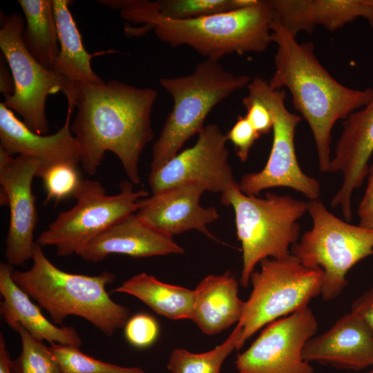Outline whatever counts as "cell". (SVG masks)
Listing matches in <instances>:
<instances>
[{
	"label": "cell",
	"instance_id": "cell-28",
	"mask_svg": "<svg viewBox=\"0 0 373 373\" xmlns=\"http://www.w3.org/2000/svg\"><path fill=\"white\" fill-rule=\"evenodd\" d=\"M49 349L64 373H145L137 367H124L98 360L77 347L52 343Z\"/></svg>",
	"mask_w": 373,
	"mask_h": 373
},
{
	"label": "cell",
	"instance_id": "cell-33",
	"mask_svg": "<svg viewBox=\"0 0 373 373\" xmlns=\"http://www.w3.org/2000/svg\"><path fill=\"white\" fill-rule=\"evenodd\" d=\"M226 135L227 140L233 144L236 153L242 162L247 160L251 148L260 137L245 116H239Z\"/></svg>",
	"mask_w": 373,
	"mask_h": 373
},
{
	"label": "cell",
	"instance_id": "cell-25",
	"mask_svg": "<svg viewBox=\"0 0 373 373\" xmlns=\"http://www.w3.org/2000/svg\"><path fill=\"white\" fill-rule=\"evenodd\" d=\"M240 336L241 327L237 324L229 337L210 351L193 353L175 348L169 356L167 369L171 373H220L227 357L237 350Z\"/></svg>",
	"mask_w": 373,
	"mask_h": 373
},
{
	"label": "cell",
	"instance_id": "cell-20",
	"mask_svg": "<svg viewBox=\"0 0 373 373\" xmlns=\"http://www.w3.org/2000/svg\"><path fill=\"white\" fill-rule=\"evenodd\" d=\"M13 266L0 263V293L3 298L0 313L10 327L21 325L33 337L50 344L59 343L80 347L82 339L72 326L60 327L49 321L39 307L33 303L29 295L12 278Z\"/></svg>",
	"mask_w": 373,
	"mask_h": 373
},
{
	"label": "cell",
	"instance_id": "cell-3",
	"mask_svg": "<svg viewBox=\"0 0 373 373\" xmlns=\"http://www.w3.org/2000/svg\"><path fill=\"white\" fill-rule=\"evenodd\" d=\"M122 16L140 27L128 26V35L153 30L162 42L173 47L186 45L206 57L219 60L226 55L260 52L272 42L271 23L274 11L269 1L193 19H172L158 15L153 1H126Z\"/></svg>",
	"mask_w": 373,
	"mask_h": 373
},
{
	"label": "cell",
	"instance_id": "cell-12",
	"mask_svg": "<svg viewBox=\"0 0 373 373\" xmlns=\"http://www.w3.org/2000/svg\"><path fill=\"white\" fill-rule=\"evenodd\" d=\"M227 141L217 124L205 126L193 146L151 171L149 183L152 195L185 184H200L206 191L221 194L239 186L228 161Z\"/></svg>",
	"mask_w": 373,
	"mask_h": 373
},
{
	"label": "cell",
	"instance_id": "cell-4",
	"mask_svg": "<svg viewBox=\"0 0 373 373\" xmlns=\"http://www.w3.org/2000/svg\"><path fill=\"white\" fill-rule=\"evenodd\" d=\"M32 259L29 269L14 270L12 278L49 314L54 323L61 325L68 316H76L107 336L124 327L130 310L113 301L106 289L115 281L113 274L104 271L88 276L62 271L50 261L37 242Z\"/></svg>",
	"mask_w": 373,
	"mask_h": 373
},
{
	"label": "cell",
	"instance_id": "cell-34",
	"mask_svg": "<svg viewBox=\"0 0 373 373\" xmlns=\"http://www.w3.org/2000/svg\"><path fill=\"white\" fill-rule=\"evenodd\" d=\"M242 104L247 109L245 117L260 136L272 130L271 112L260 99L249 94L242 99Z\"/></svg>",
	"mask_w": 373,
	"mask_h": 373
},
{
	"label": "cell",
	"instance_id": "cell-32",
	"mask_svg": "<svg viewBox=\"0 0 373 373\" xmlns=\"http://www.w3.org/2000/svg\"><path fill=\"white\" fill-rule=\"evenodd\" d=\"M124 327L126 339L137 348H146L153 345L160 332L156 319L145 313L130 317Z\"/></svg>",
	"mask_w": 373,
	"mask_h": 373
},
{
	"label": "cell",
	"instance_id": "cell-18",
	"mask_svg": "<svg viewBox=\"0 0 373 373\" xmlns=\"http://www.w3.org/2000/svg\"><path fill=\"white\" fill-rule=\"evenodd\" d=\"M303 357L309 363L361 370L373 365V332L351 312L326 332L309 339L303 347Z\"/></svg>",
	"mask_w": 373,
	"mask_h": 373
},
{
	"label": "cell",
	"instance_id": "cell-13",
	"mask_svg": "<svg viewBox=\"0 0 373 373\" xmlns=\"http://www.w3.org/2000/svg\"><path fill=\"white\" fill-rule=\"evenodd\" d=\"M318 329L309 306L266 326L258 338L236 356L238 373H314L303 357V347Z\"/></svg>",
	"mask_w": 373,
	"mask_h": 373
},
{
	"label": "cell",
	"instance_id": "cell-31",
	"mask_svg": "<svg viewBox=\"0 0 373 373\" xmlns=\"http://www.w3.org/2000/svg\"><path fill=\"white\" fill-rule=\"evenodd\" d=\"M275 14L283 26L295 37L301 31L312 32L316 25L312 0H270Z\"/></svg>",
	"mask_w": 373,
	"mask_h": 373
},
{
	"label": "cell",
	"instance_id": "cell-24",
	"mask_svg": "<svg viewBox=\"0 0 373 373\" xmlns=\"http://www.w3.org/2000/svg\"><path fill=\"white\" fill-rule=\"evenodd\" d=\"M26 21L23 40L30 55L53 70L58 57V34L52 0H19Z\"/></svg>",
	"mask_w": 373,
	"mask_h": 373
},
{
	"label": "cell",
	"instance_id": "cell-8",
	"mask_svg": "<svg viewBox=\"0 0 373 373\" xmlns=\"http://www.w3.org/2000/svg\"><path fill=\"white\" fill-rule=\"evenodd\" d=\"M120 191L108 195L97 180H81L73 196L76 204L60 213L38 237L41 247L53 246L57 255L79 256L95 237L124 217L137 212L144 189L135 191L131 181L119 184Z\"/></svg>",
	"mask_w": 373,
	"mask_h": 373
},
{
	"label": "cell",
	"instance_id": "cell-35",
	"mask_svg": "<svg viewBox=\"0 0 373 373\" xmlns=\"http://www.w3.org/2000/svg\"><path fill=\"white\" fill-rule=\"evenodd\" d=\"M367 184L358 207V225L373 230V163L369 167Z\"/></svg>",
	"mask_w": 373,
	"mask_h": 373
},
{
	"label": "cell",
	"instance_id": "cell-16",
	"mask_svg": "<svg viewBox=\"0 0 373 373\" xmlns=\"http://www.w3.org/2000/svg\"><path fill=\"white\" fill-rule=\"evenodd\" d=\"M205 191L200 184L178 185L142 199L135 213L147 225L168 236L195 229L218 241L207 227L218 219V211L200 204Z\"/></svg>",
	"mask_w": 373,
	"mask_h": 373
},
{
	"label": "cell",
	"instance_id": "cell-11",
	"mask_svg": "<svg viewBox=\"0 0 373 373\" xmlns=\"http://www.w3.org/2000/svg\"><path fill=\"white\" fill-rule=\"evenodd\" d=\"M249 94L260 99L269 108L273 119V141L267 162L256 173L244 175L239 189L245 194L256 196L267 189L289 187L300 192L310 200L319 197L318 180L305 174L298 162L294 135L301 117L286 108L284 89L272 88L268 82L256 77L247 86Z\"/></svg>",
	"mask_w": 373,
	"mask_h": 373
},
{
	"label": "cell",
	"instance_id": "cell-39",
	"mask_svg": "<svg viewBox=\"0 0 373 373\" xmlns=\"http://www.w3.org/2000/svg\"><path fill=\"white\" fill-rule=\"evenodd\" d=\"M368 8L366 19L369 24L373 28V0H363Z\"/></svg>",
	"mask_w": 373,
	"mask_h": 373
},
{
	"label": "cell",
	"instance_id": "cell-40",
	"mask_svg": "<svg viewBox=\"0 0 373 373\" xmlns=\"http://www.w3.org/2000/svg\"><path fill=\"white\" fill-rule=\"evenodd\" d=\"M370 373H373V370H372Z\"/></svg>",
	"mask_w": 373,
	"mask_h": 373
},
{
	"label": "cell",
	"instance_id": "cell-1",
	"mask_svg": "<svg viewBox=\"0 0 373 373\" xmlns=\"http://www.w3.org/2000/svg\"><path fill=\"white\" fill-rule=\"evenodd\" d=\"M77 114L70 125L80 149V164L94 175L106 151L116 155L130 181L140 182L138 162L154 137L151 122L157 92L117 80L76 82Z\"/></svg>",
	"mask_w": 373,
	"mask_h": 373
},
{
	"label": "cell",
	"instance_id": "cell-2",
	"mask_svg": "<svg viewBox=\"0 0 373 373\" xmlns=\"http://www.w3.org/2000/svg\"><path fill=\"white\" fill-rule=\"evenodd\" d=\"M271 30L277 50L275 70L268 84L274 89L286 87L289 90L295 108L312 132L320 171L328 172L333 126L365 106L372 98L373 88L353 89L338 82L318 60L313 43H298L275 12Z\"/></svg>",
	"mask_w": 373,
	"mask_h": 373
},
{
	"label": "cell",
	"instance_id": "cell-26",
	"mask_svg": "<svg viewBox=\"0 0 373 373\" xmlns=\"http://www.w3.org/2000/svg\"><path fill=\"white\" fill-rule=\"evenodd\" d=\"M258 0H159L153 1L155 11L172 19H193L242 9Z\"/></svg>",
	"mask_w": 373,
	"mask_h": 373
},
{
	"label": "cell",
	"instance_id": "cell-29",
	"mask_svg": "<svg viewBox=\"0 0 373 373\" xmlns=\"http://www.w3.org/2000/svg\"><path fill=\"white\" fill-rule=\"evenodd\" d=\"M315 25L334 31L356 18L366 17L368 8L363 0H312Z\"/></svg>",
	"mask_w": 373,
	"mask_h": 373
},
{
	"label": "cell",
	"instance_id": "cell-36",
	"mask_svg": "<svg viewBox=\"0 0 373 373\" xmlns=\"http://www.w3.org/2000/svg\"><path fill=\"white\" fill-rule=\"evenodd\" d=\"M351 312L361 317L373 332V287L353 302Z\"/></svg>",
	"mask_w": 373,
	"mask_h": 373
},
{
	"label": "cell",
	"instance_id": "cell-5",
	"mask_svg": "<svg viewBox=\"0 0 373 373\" xmlns=\"http://www.w3.org/2000/svg\"><path fill=\"white\" fill-rule=\"evenodd\" d=\"M251 79L247 75H233L213 59L198 63L187 75L160 79V84L173 99V108L153 145L151 171L159 169L177 155L189 138L204 128L211 111L247 87Z\"/></svg>",
	"mask_w": 373,
	"mask_h": 373
},
{
	"label": "cell",
	"instance_id": "cell-9",
	"mask_svg": "<svg viewBox=\"0 0 373 373\" xmlns=\"http://www.w3.org/2000/svg\"><path fill=\"white\" fill-rule=\"evenodd\" d=\"M250 276L252 291L240 321L237 350L262 327L303 307L321 295L323 272L305 267L293 254L283 259L265 258Z\"/></svg>",
	"mask_w": 373,
	"mask_h": 373
},
{
	"label": "cell",
	"instance_id": "cell-14",
	"mask_svg": "<svg viewBox=\"0 0 373 373\" xmlns=\"http://www.w3.org/2000/svg\"><path fill=\"white\" fill-rule=\"evenodd\" d=\"M41 165L37 158L14 157L0 150L1 202L7 204L10 211L5 256L12 266H23L32 258L38 216L32 183Z\"/></svg>",
	"mask_w": 373,
	"mask_h": 373
},
{
	"label": "cell",
	"instance_id": "cell-6",
	"mask_svg": "<svg viewBox=\"0 0 373 373\" xmlns=\"http://www.w3.org/2000/svg\"><path fill=\"white\" fill-rule=\"evenodd\" d=\"M220 202L235 213L237 237L241 243L240 284L247 287L256 265L265 258L283 259L297 242L298 220L307 211V202L289 195L267 192L265 198L247 195L239 186L221 194Z\"/></svg>",
	"mask_w": 373,
	"mask_h": 373
},
{
	"label": "cell",
	"instance_id": "cell-19",
	"mask_svg": "<svg viewBox=\"0 0 373 373\" xmlns=\"http://www.w3.org/2000/svg\"><path fill=\"white\" fill-rule=\"evenodd\" d=\"M184 252L173 237L151 228L134 213L93 239L79 256L85 261L95 263L111 254L146 258Z\"/></svg>",
	"mask_w": 373,
	"mask_h": 373
},
{
	"label": "cell",
	"instance_id": "cell-22",
	"mask_svg": "<svg viewBox=\"0 0 373 373\" xmlns=\"http://www.w3.org/2000/svg\"><path fill=\"white\" fill-rule=\"evenodd\" d=\"M59 52L53 71L73 82L99 83L103 80L91 68V59L104 52L89 54L69 10L70 1L52 0Z\"/></svg>",
	"mask_w": 373,
	"mask_h": 373
},
{
	"label": "cell",
	"instance_id": "cell-21",
	"mask_svg": "<svg viewBox=\"0 0 373 373\" xmlns=\"http://www.w3.org/2000/svg\"><path fill=\"white\" fill-rule=\"evenodd\" d=\"M193 321L208 335L216 334L238 323L245 302L238 296V282L230 271L209 275L194 289Z\"/></svg>",
	"mask_w": 373,
	"mask_h": 373
},
{
	"label": "cell",
	"instance_id": "cell-27",
	"mask_svg": "<svg viewBox=\"0 0 373 373\" xmlns=\"http://www.w3.org/2000/svg\"><path fill=\"white\" fill-rule=\"evenodd\" d=\"M12 329L21 338V354L10 361L12 373H64L55 357L42 341L33 337L24 327L16 324Z\"/></svg>",
	"mask_w": 373,
	"mask_h": 373
},
{
	"label": "cell",
	"instance_id": "cell-30",
	"mask_svg": "<svg viewBox=\"0 0 373 373\" xmlns=\"http://www.w3.org/2000/svg\"><path fill=\"white\" fill-rule=\"evenodd\" d=\"M37 177L41 178L44 183L46 192L45 204L50 200L57 202L73 195L81 181L77 166L69 164L40 167Z\"/></svg>",
	"mask_w": 373,
	"mask_h": 373
},
{
	"label": "cell",
	"instance_id": "cell-10",
	"mask_svg": "<svg viewBox=\"0 0 373 373\" xmlns=\"http://www.w3.org/2000/svg\"><path fill=\"white\" fill-rule=\"evenodd\" d=\"M0 48L14 80L13 94L5 105L15 111L24 124L39 135H46L49 123L46 102L50 94L63 93L68 108L75 107L76 83L41 66L30 55L23 40L24 19L19 13L5 15L1 11Z\"/></svg>",
	"mask_w": 373,
	"mask_h": 373
},
{
	"label": "cell",
	"instance_id": "cell-38",
	"mask_svg": "<svg viewBox=\"0 0 373 373\" xmlns=\"http://www.w3.org/2000/svg\"><path fill=\"white\" fill-rule=\"evenodd\" d=\"M10 354L6 348L4 336L0 334V373H12Z\"/></svg>",
	"mask_w": 373,
	"mask_h": 373
},
{
	"label": "cell",
	"instance_id": "cell-7",
	"mask_svg": "<svg viewBox=\"0 0 373 373\" xmlns=\"http://www.w3.org/2000/svg\"><path fill=\"white\" fill-rule=\"evenodd\" d=\"M307 205L312 227L291 246V254L305 267L323 271L321 295L329 301L346 287L349 270L373 254V230L342 220L318 199Z\"/></svg>",
	"mask_w": 373,
	"mask_h": 373
},
{
	"label": "cell",
	"instance_id": "cell-15",
	"mask_svg": "<svg viewBox=\"0 0 373 373\" xmlns=\"http://www.w3.org/2000/svg\"><path fill=\"white\" fill-rule=\"evenodd\" d=\"M373 153V96L363 108L351 113L343 122V131L331 158L329 171H341L343 182L330 202L340 207L346 221L352 218L351 198L367 175Z\"/></svg>",
	"mask_w": 373,
	"mask_h": 373
},
{
	"label": "cell",
	"instance_id": "cell-37",
	"mask_svg": "<svg viewBox=\"0 0 373 373\" xmlns=\"http://www.w3.org/2000/svg\"><path fill=\"white\" fill-rule=\"evenodd\" d=\"M1 60L0 64V91L6 98L13 94L15 84L12 76L11 77L8 73V68L5 63V58Z\"/></svg>",
	"mask_w": 373,
	"mask_h": 373
},
{
	"label": "cell",
	"instance_id": "cell-23",
	"mask_svg": "<svg viewBox=\"0 0 373 373\" xmlns=\"http://www.w3.org/2000/svg\"><path fill=\"white\" fill-rule=\"evenodd\" d=\"M113 291L133 296L155 313L170 319L191 318L194 290L161 282L146 273L135 275Z\"/></svg>",
	"mask_w": 373,
	"mask_h": 373
},
{
	"label": "cell",
	"instance_id": "cell-17",
	"mask_svg": "<svg viewBox=\"0 0 373 373\" xmlns=\"http://www.w3.org/2000/svg\"><path fill=\"white\" fill-rule=\"evenodd\" d=\"M73 110L68 108L63 126L54 134L39 135L20 121L3 102L0 104V150L39 160L41 168L59 164H80V149L70 129Z\"/></svg>",
	"mask_w": 373,
	"mask_h": 373
}]
</instances>
